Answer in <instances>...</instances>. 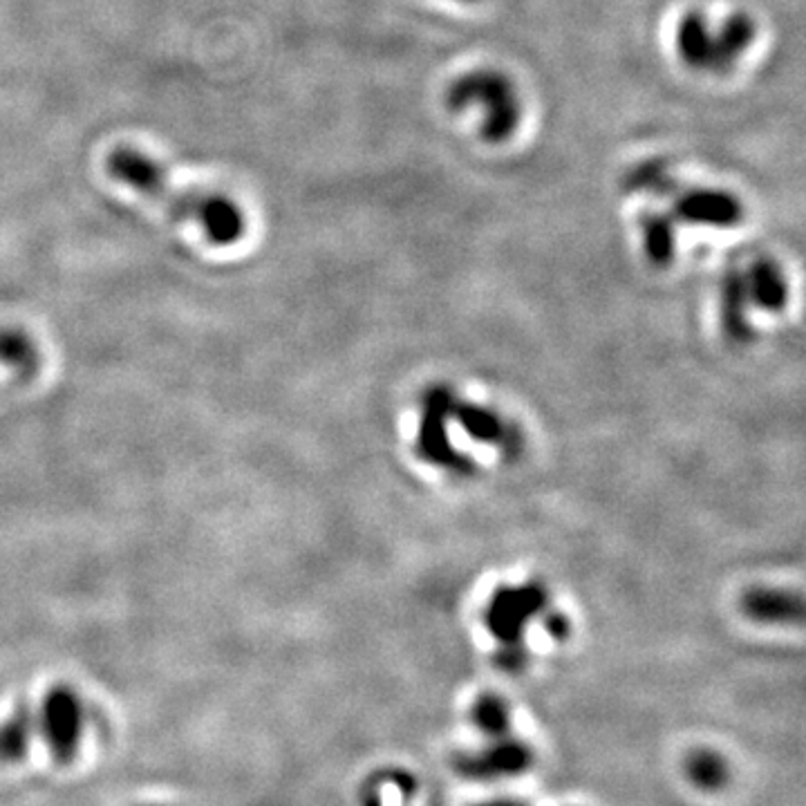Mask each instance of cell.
Returning <instances> with one entry per match:
<instances>
[{
  "instance_id": "1",
  "label": "cell",
  "mask_w": 806,
  "mask_h": 806,
  "mask_svg": "<svg viewBox=\"0 0 806 806\" xmlns=\"http://www.w3.org/2000/svg\"><path fill=\"white\" fill-rule=\"evenodd\" d=\"M108 173L144 198L162 204L177 220L200 224L213 245L229 247L245 236V213L222 193L175 189L153 157L135 148H117L108 157Z\"/></svg>"
},
{
  "instance_id": "2",
  "label": "cell",
  "mask_w": 806,
  "mask_h": 806,
  "mask_svg": "<svg viewBox=\"0 0 806 806\" xmlns=\"http://www.w3.org/2000/svg\"><path fill=\"white\" fill-rule=\"evenodd\" d=\"M759 25L748 12H730L715 23L704 9H688L674 25V52L692 72L728 74L753 50Z\"/></svg>"
},
{
  "instance_id": "3",
  "label": "cell",
  "mask_w": 806,
  "mask_h": 806,
  "mask_svg": "<svg viewBox=\"0 0 806 806\" xmlns=\"http://www.w3.org/2000/svg\"><path fill=\"white\" fill-rule=\"evenodd\" d=\"M446 108L453 115H473L477 135L489 146L509 142L524 121L518 83L498 68H475L455 77L446 88Z\"/></svg>"
},
{
  "instance_id": "4",
  "label": "cell",
  "mask_w": 806,
  "mask_h": 806,
  "mask_svg": "<svg viewBox=\"0 0 806 806\" xmlns=\"http://www.w3.org/2000/svg\"><path fill=\"white\" fill-rule=\"evenodd\" d=\"M789 298L784 269L771 258H757L746 271L733 269L724 278V321L735 334L748 330L746 316L751 309L780 312Z\"/></svg>"
},
{
  "instance_id": "5",
  "label": "cell",
  "mask_w": 806,
  "mask_h": 806,
  "mask_svg": "<svg viewBox=\"0 0 806 806\" xmlns=\"http://www.w3.org/2000/svg\"><path fill=\"white\" fill-rule=\"evenodd\" d=\"M547 598L540 587H513L502 589L489 607V630L502 650L500 661L506 668L520 670L527 661V636L531 632V618L545 614Z\"/></svg>"
},
{
  "instance_id": "6",
  "label": "cell",
  "mask_w": 806,
  "mask_h": 806,
  "mask_svg": "<svg viewBox=\"0 0 806 806\" xmlns=\"http://www.w3.org/2000/svg\"><path fill=\"white\" fill-rule=\"evenodd\" d=\"M88 710L83 697L72 686L50 688L36 710V733L48 746L52 759L70 764L77 757L83 735H86Z\"/></svg>"
},
{
  "instance_id": "7",
  "label": "cell",
  "mask_w": 806,
  "mask_h": 806,
  "mask_svg": "<svg viewBox=\"0 0 806 806\" xmlns=\"http://www.w3.org/2000/svg\"><path fill=\"white\" fill-rule=\"evenodd\" d=\"M482 746L455 757V771L471 782L511 780L533 766V748L515 733L482 737Z\"/></svg>"
},
{
  "instance_id": "8",
  "label": "cell",
  "mask_w": 806,
  "mask_h": 806,
  "mask_svg": "<svg viewBox=\"0 0 806 806\" xmlns=\"http://www.w3.org/2000/svg\"><path fill=\"white\" fill-rule=\"evenodd\" d=\"M672 218L677 224L704 229H735L746 218L744 202L721 186H692L672 193Z\"/></svg>"
},
{
  "instance_id": "9",
  "label": "cell",
  "mask_w": 806,
  "mask_h": 806,
  "mask_svg": "<svg viewBox=\"0 0 806 806\" xmlns=\"http://www.w3.org/2000/svg\"><path fill=\"white\" fill-rule=\"evenodd\" d=\"M36 737V710L18 704L0 721V764L23 762Z\"/></svg>"
},
{
  "instance_id": "10",
  "label": "cell",
  "mask_w": 806,
  "mask_h": 806,
  "mask_svg": "<svg viewBox=\"0 0 806 806\" xmlns=\"http://www.w3.org/2000/svg\"><path fill=\"white\" fill-rule=\"evenodd\" d=\"M643 251L652 265H668L677 256V220L663 211H645L639 218Z\"/></svg>"
},
{
  "instance_id": "11",
  "label": "cell",
  "mask_w": 806,
  "mask_h": 806,
  "mask_svg": "<svg viewBox=\"0 0 806 806\" xmlns=\"http://www.w3.org/2000/svg\"><path fill=\"white\" fill-rule=\"evenodd\" d=\"M0 365L21 377H34L41 368V350L21 327L0 325Z\"/></svg>"
},
{
  "instance_id": "12",
  "label": "cell",
  "mask_w": 806,
  "mask_h": 806,
  "mask_svg": "<svg viewBox=\"0 0 806 806\" xmlns=\"http://www.w3.org/2000/svg\"><path fill=\"white\" fill-rule=\"evenodd\" d=\"M686 775L699 791L715 793L728 784L730 766L719 753L710 751V748H701V751H695L688 757Z\"/></svg>"
},
{
  "instance_id": "13",
  "label": "cell",
  "mask_w": 806,
  "mask_h": 806,
  "mask_svg": "<svg viewBox=\"0 0 806 806\" xmlns=\"http://www.w3.org/2000/svg\"><path fill=\"white\" fill-rule=\"evenodd\" d=\"M471 721L482 737H500L513 733L511 708L500 695H482L471 710Z\"/></svg>"
},
{
  "instance_id": "14",
  "label": "cell",
  "mask_w": 806,
  "mask_h": 806,
  "mask_svg": "<svg viewBox=\"0 0 806 806\" xmlns=\"http://www.w3.org/2000/svg\"><path fill=\"white\" fill-rule=\"evenodd\" d=\"M627 189L634 193H650V195H670L679 189L677 177L672 175L670 166L659 159L643 162L634 166L625 177Z\"/></svg>"
},
{
  "instance_id": "15",
  "label": "cell",
  "mask_w": 806,
  "mask_h": 806,
  "mask_svg": "<svg viewBox=\"0 0 806 806\" xmlns=\"http://www.w3.org/2000/svg\"><path fill=\"white\" fill-rule=\"evenodd\" d=\"M746 609L759 621H791V616H800V603H791V596L782 592H755L748 596Z\"/></svg>"
},
{
  "instance_id": "16",
  "label": "cell",
  "mask_w": 806,
  "mask_h": 806,
  "mask_svg": "<svg viewBox=\"0 0 806 806\" xmlns=\"http://www.w3.org/2000/svg\"><path fill=\"white\" fill-rule=\"evenodd\" d=\"M480 806H529V804L520 802V800H493V802H486Z\"/></svg>"
},
{
  "instance_id": "17",
  "label": "cell",
  "mask_w": 806,
  "mask_h": 806,
  "mask_svg": "<svg viewBox=\"0 0 806 806\" xmlns=\"http://www.w3.org/2000/svg\"><path fill=\"white\" fill-rule=\"evenodd\" d=\"M453 3H462V5H475V3H482V0H453Z\"/></svg>"
},
{
  "instance_id": "18",
  "label": "cell",
  "mask_w": 806,
  "mask_h": 806,
  "mask_svg": "<svg viewBox=\"0 0 806 806\" xmlns=\"http://www.w3.org/2000/svg\"><path fill=\"white\" fill-rule=\"evenodd\" d=\"M146 806H162V804H146Z\"/></svg>"
}]
</instances>
